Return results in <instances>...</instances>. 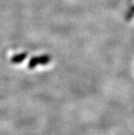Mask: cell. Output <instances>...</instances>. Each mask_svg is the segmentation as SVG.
I'll list each match as a JSON object with an SVG mask.
<instances>
[{
  "label": "cell",
  "instance_id": "obj_1",
  "mask_svg": "<svg viewBox=\"0 0 134 135\" xmlns=\"http://www.w3.org/2000/svg\"><path fill=\"white\" fill-rule=\"evenodd\" d=\"M25 57H26V54H24L16 55V56H14L13 57L11 58V62L13 63H19V62H22L23 60H24Z\"/></svg>",
  "mask_w": 134,
  "mask_h": 135
}]
</instances>
